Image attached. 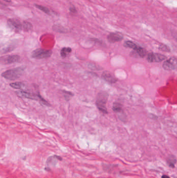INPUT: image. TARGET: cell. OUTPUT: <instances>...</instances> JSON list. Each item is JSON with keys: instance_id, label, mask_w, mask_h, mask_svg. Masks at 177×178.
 <instances>
[{"instance_id": "9a60e30c", "label": "cell", "mask_w": 177, "mask_h": 178, "mask_svg": "<svg viewBox=\"0 0 177 178\" xmlns=\"http://www.w3.org/2000/svg\"><path fill=\"white\" fill-rule=\"evenodd\" d=\"M72 49L70 47H63L60 52V55L62 58H65L68 54L70 53Z\"/></svg>"}, {"instance_id": "ffe728a7", "label": "cell", "mask_w": 177, "mask_h": 178, "mask_svg": "<svg viewBox=\"0 0 177 178\" xmlns=\"http://www.w3.org/2000/svg\"><path fill=\"white\" fill-rule=\"evenodd\" d=\"M62 92H63L64 93V98H65V99L66 100H70V99L72 98V96H74V94L72 93L69 92V91H67L65 90L62 91Z\"/></svg>"}, {"instance_id": "ac0fdd59", "label": "cell", "mask_w": 177, "mask_h": 178, "mask_svg": "<svg viewBox=\"0 0 177 178\" xmlns=\"http://www.w3.org/2000/svg\"><path fill=\"white\" fill-rule=\"evenodd\" d=\"M22 25H23V30L24 31H29L32 29V26L31 25V24L29 22H24L22 23Z\"/></svg>"}, {"instance_id": "603a6c76", "label": "cell", "mask_w": 177, "mask_h": 178, "mask_svg": "<svg viewBox=\"0 0 177 178\" xmlns=\"http://www.w3.org/2000/svg\"><path fill=\"white\" fill-rule=\"evenodd\" d=\"M162 178H170L169 177H168V176L166 175H163L162 177Z\"/></svg>"}, {"instance_id": "9c48e42d", "label": "cell", "mask_w": 177, "mask_h": 178, "mask_svg": "<svg viewBox=\"0 0 177 178\" xmlns=\"http://www.w3.org/2000/svg\"><path fill=\"white\" fill-rule=\"evenodd\" d=\"M130 55L134 57L143 58L147 55V51L144 48L139 46L135 50L132 51Z\"/></svg>"}, {"instance_id": "8992f818", "label": "cell", "mask_w": 177, "mask_h": 178, "mask_svg": "<svg viewBox=\"0 0 177 178\" xmlns=\"http://www.w3.org/2000/svg\"><path fill=\"white\" fill-rule=\"evenodd\" d=\"M163 67L165 70H175L177 68V59L175 57H171L165 61L163 64Z\"/></svg>"}, {"instance_id": "44dd1931", "label": "cell", "mask_w": 177, "mask_h": 178, "mask_svg": "<svg viewBox=\"0 0 177 178\" xmlns=\"http://www.w3.org/2000/svg\"><path fill=\"white\" fill-rule=\"evenodd\" d=\"M159 49L162 51H165V52H170V48H169V47L163 44H160L159 46Z\"/></svg>"}, {"instance_id": "e0dca14e", "label": "cell", "mask_w": 177, "mask_h": 178, "mask_svg": "<svg viewBox=\"0 0 177 178\" xmlns=\"http://www.w3.org/2000/svg\"><path fill=\"white\" fill-rule=\"evenodd\" d=\"M112 109L115 112H120L122 111V105L118 103H114L113 105Z\"/></svg>"}, {"instance_id": "5b68a950", "label": "cell", "mask_w": 177, "mask_h": 178, "mask_svg": "<svg viewBox=\"0 0 177 178\" xmlns=\"http://www.w3.org/2000/svg\"><path fill=\"white\" fill-rule=\"evenodd\" d=\"M166 58V56L164 55L155 53H150L147 56V60L149 63H159Z\"/></svg>"}, {"instance_id": "277c9868", "label": "cell", "mask_w": 177, "mask_h": 178, "mask_svg": "<svg viewBox=\"0 0 177 178\" xmlns=\"http://www.w3.org/2000/svg\"><path fill=\"white\" fill-rule=\"evenodd\" d=\"M53 53L51 50H48L39 48L36 49L32 53L31 57L34 59H41L50 57Z\"/></svg>"}, {"instance_id": "2e32d148", "label": "cell", "mask_w": 177, "mask_h": 178, "mask_svg": "<svg viewBox=\"0 0 177 178\" xmlns=\"http://www.w3.org/2000/svg\"><path fill=\"white\" fill-rule=\"evenodd\" d=\"M10 86L15 89H21L25 86V84L21 82H16L10 83Z\"/></svg>"}, {"instance_id": "6da1fadb", "label": "cell", "mask_w": 177, "mask_h": 178, "mask_svg": "<svg viewBox=\"0 0 177 178\" xmlns=\"http://www.w3.org/2000/svg\"><path fill=\"white\" fill-rule=\"evenodd\" d=\"M26 69L25 66H20L4 71L2 74L4 78L9 80H15L19 79L23 74Z\"/></svg>"}, {"instance_id": "cb8c5ba5", "label": "cell", "mask_w": 177, "mask_h": 178, "mask_svg": "<svg viewBox=\"0 0 177 178\" xmlns=\"http://www.w3.org/2000/svg\"><path fill=\"white\" fill-rule=\"evenodd\" d=\"M3 1H4L6 2H11V0H3Z\"/></svg>"}, {"instance_id": "3957f363", "label": "cell", "mask_w": 177, "mask_h": 178, "mask_svg": "<svg viewBox=\"0 0 177 178\" xmlns=\"http://www.w3.org/2000/svg\"><path fill=\"white\" fill-rule=\"evenodd\" d=\"M16 94H17L18 96L20 97V98H26L28 99H31V100H39L44 105H47L48 104V102L47 101L44 100L42 97L39 94H35L34 93H32L27 92L25 91H18L16 92Z\"/></svg>"}, {"instance_id": "5bb4252c", "label": "cell", "mask_w": 177, "mask_h": 178, "mask_svg": "<svg viewBox=\"0 0 177 178\" xmlns=\"http://www.w3.org/2000/svg\"><path fill=\"white\" fill-rule=\"evenodd\" d=\"M124 46L126 47L132 48L133 50H135L139 46V45H138L137 44H136L133 42L130 41H127L125 42L124 43Z\"/></svg>"}, {"instance_id": "7c38bea8", "label": "cell", "mask_w": 177, "mask_h": 178, "mask_svg": "<svg viewBox=\"0 0 177 178\" xmlns=\"http://www.w3.org/2000/svg\"><path fill=\"white\" fill-rule=\"evenodd\" d=\"M20 59V57L19 55H13L7 56L6 57L4 58V60H3L4 63L5 64H10L19 62Z\"/></svg>"}, {"instance_id": "d6986e66", "label": "cell", "mask_w": 177, "mask_h": 178, "mask_svg": "<svg viewBox=\"0 0 177 178\" xmlns=\"http://www.w3.org/2000/svg\"><path fill=\"white\" fill-rule=\"evenodd\" d=\"M35 6L37 7V9L43 11L45 13L47 14H50V11L49 10V9H48V8H47L45 6H43L42 5H37V4H35Z\"/></svg>"}, {"instance_id": "4fadbf2b", "label": "cell", "mask_w": 177, "mask_h": 178, "mask_svg": "<svg viewBox=\"0 0 177 178\" xmlns=\"http://www.w3.org/2000/svg\"><path fill=\"white\" fill-rule=\"evenodd\" d=\"M167 162V164L169 165V166L170 167L174 168L175 165L177 162V159L174 156L171 155L170 156H169V157L168 158Z\"/></svg>"}, {"instance_id": "ba28073f", "label": "cell", "mask_w": 177, "mask_h": 178, "mask_svg": "<svg viewBox=\"0 0 177 178\" xmlns=\"http://www.w3.org/2000/svg\"><path fill=\"white\" fill-rule=\"evenodd\" d=\"M101 77L106 81L111 84L115 83L118 81V79L111 72L108 71H104L102 74Z\"/></svg>"}, {"instance_id": "52a82bcc", "label": "cell", "mask_w": 177, "mask_h": 178, "mask_svg": "<svg viewBox=\"0 0 177 178\" xmlns=\"http://www.w3.org/2000/svg\"><path fill=\"white\" fill-rule=\"evenodd\" d=\"M7 23L9 27L13 30H15L17 31L23 30L22 24L17 19H10L8 20Z\"/></svg>"}, {"instance_id": "8fae6325", "label": "cell", "mask_w": 177, "mask_h": 178, "mask_svg": "<svg viewBox=\"0 0 177 178\" xmlns=\"http://www.w3.org/2000/svg\"><path fill=\"white\" fill-rule=\"evenodd\" d=\"M62 158L57 155H54L48 157L46 161V165L47 167H53L57 164V161L59 160H61Z\"/></svg>"}, {"instance_id": "7a4b0ae2", "label": "cell", "mask_w": 177, "mask_h": 178, "mask_svg": "<svg viewBox=\"0 0 177 178\" xmlns=\"http://www.w3.org/2000/svg\"><path fill=\"white\" fill-rule=\"evenodd\" d=\"M108 93L103 91L99 92L96 98V106L98 110L103 114H108L106 105L108 99Z\"/></svg>"}, {"instance_id": "7402d4cb", "label": "cell", "mask_w": 177, "mask_h": 178, "mask_svg": "<svg viewBox=\"0 0 177 178\" xmlns=\"http://www.w3.org/2000/svg\"><path fill=\"white\" fill-rule=\"evenodd\" d=\"M14 49V47L13 46H7L6 48H4L2 50V54H4V53H6L7 52H10L11 51H13Z\"/></svg>"}, {"instance_id": "30bf717a", "label": "cell", "mask_w": 177, "mask_h": 178, "mask_svg": "<svg viewBox=\"0 0 177 178\" xmlns=\"http://www.w3.org/2000/svg\"><path fill=\"white\" fill-rule=\"evenodd\" d=\"M108 40L110 43H115L122 41L123 36L119 33H111L108 36Z\"/></svg>"}]
</instances>
